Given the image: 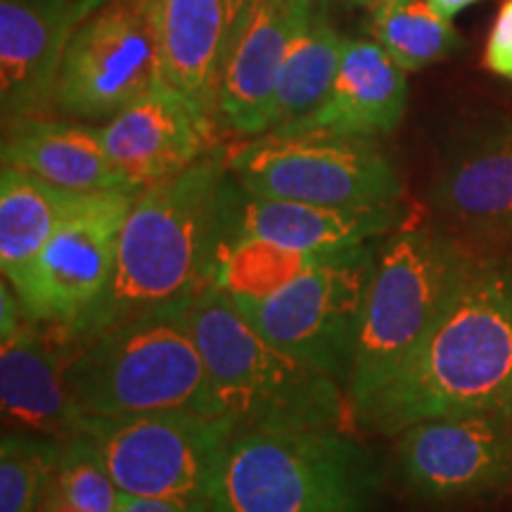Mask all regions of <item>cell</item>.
<instances>
[{
	"mask_svg": "<svg viewBox=\"0 0 512 512\" xmlns=\"http://www.w3.org/2000/svg\"><path fill=\"white\" fill-rule=\"evenodd\" d=\"M216 411L238 430H313L354 422L347 389L275 347L211 285L188 306Z\"/></svg>",
	"mask_w": 512,
	"mask_h": 512,
	"instance_id": "3957f363",
	"label": "cell"
},
{
	"mask_svg": "<svg viewBox=\"0 0 512 512\" xmlns=\"http://www.w3.org/2000/svg\"><path fill=\"white\" fill-rule=\"evenodd\" d=\"M373 36L406 72L446 60L458 46L451 17L432 0H380L373 8Z\"/></svg>",
	"mask_w": 512,
	"mask_h": 512,
	"instance_id": "cb8c5ba5",
	"label": "cell"
},
{
	"mask_svg": "<svg viewBox=\"0 0 512 512\" xmlns=\"http://www.w3.org/2000/svg\"><path fill=\"white\" fill-rule=\"evenodd\" d=\"M157 79L159 46L150 0H110L91 12L64 50L53 112L74 121H110Z\"/></svg>",
	"mask_w": 512,
	"mask_h": 512,
	"instance_id": "30bf717a",
	"label": "cell"
},
{
	"mask_svg": "<svg viewBox=\"0 0 512 512\" xmlns=\"http://www.w3.org/2000/svg\"><path fill=\"white\" fill-rule=\"evenodd\" d=\"M347 43L349 38L330 22L328 5L323 0H306L280 69L271 131L309 117L323 105L337 79Z\"/></svg>",
	"mask_w": 512,
	"mask_h": 512,
	"instance_id": "603a6c76",
	"label": "cell"
},
{
	"mask_svg": "<svg viewBox=\"0 0 512 512\" xmlns=\"http://www.w3.org/2000/svg\"><path fill=\"white\" fill-rule=\"evenodd\" d=\"M226 166L261 197L351 209L401 204L403 197L394 162L370 138L268 131L226 152Z\"/></svg>",
	"mask_w": 512,
	"mask_h": 512,
	"instance_id": "52a82bcc",
	"label": "cell"
},
{
	"mask_svg": "<svg viewBox=\"0 0 512 512\" xmlns=\"http://www.w3.org/2000/svg\"><path fill=\"white\" fill-rule=\"evenodd\" d=\"M472 264L458 235L434 226H401L380 242L347 389L351 411L420 347Z\"/></svg>",
	"mask_w": 512,
	"mask_h": 512,
	"instance_id": "8992f818",
	"label": "cell"
},
{
	"mask_svg": "<svg viewBox=\"0 0 512 512\" xmlns=\"http://www.w3.org/2000/svg\"><path fill=\"white\" fill-rule=\"evenodd\" d=\"M55 484L60 494L81 512H117L124 498L95 439L83 430L60 444Z\"/></svg>",
	"mask_w": 512,
	"mask_h": 512,
	"instance_id": "4316f807",
	"label": "cell"
},
{
	"mask_svg": "<svg viewBox=\"0 0 512 512\" xmlns=\"http://www.w3.org/2000/svg\"><path fill=\"white\" fill-rule=\"evenodd\" d=\"M38 512H43V510H41V505H38Z\"/></svg>",
	"mask_w": 512,
	"mask_h": 512,
	"instance_id": "836d02e7",
	"label": "cell"
},
{
	"mask_svg": "<svg viewBox=\"0 0 512 512\" xmlns=\"http://www.w3.org/2000/svg\"><path fill=\"white\" fill-rule=\"evenodd\" d=\"M401 226V204L351 209L261 197L226 174L216 216V245L259 238L299 252L337 254L384 240Z\"/></svg>",
	"mask_w": 512,
	"mask_h": 512,
	"instance_id": "5bb4252c",
	"label": "cell"
},
{
	"mask_svg": "<svg viewBox=\"0 0 512 512\" xmlns=\"http://www.w3.org/2000/svg\"><path fill=\"white\" fill-rule=\"evenodd\" d=\"M226 152L211 150L181 174L136 195L119 235L117 266L98 306L57 347L143 313L192 304L214 285L219 197Z\"/></svg>",
	"mask_w": 512,
	"mask_h": 512,
	"instance_id": "7a4b0ae2",
	"label": "cell"
},
{
	"mask_svg": "<svg viewBox=\"0 0 512 512\" xmlns=\"http://www.w3.org/2000/svg\"><path fill=\"white\" fill-rule=\"evenodd\" d=\"M3 166L27 171L74 192L136 190L114 166L102 126L34 117L3 128Z\"/></svg>",
	"mask_w": 512,
	"mask_h": 512,
	"instance_id": "ffe728a7",
	"label": "cell"
},
{
	"mask_svg": "<svg viewBox=\"0 0 512 512\" xmlns=\"http://www.w3.org/2000/svg\"><path fill=\"white\" fill-rule=\"evenodd\" d=\"M74 3L79 5V8L86 12V15H91V12L102 8V5H105V3H110V0H74Z\"/></svg>",
	"mask_w": 512,
	"mask_h": 512,
	"instance_id": "d6a6232c",
	"label": "cell"
},
{
	"mask_svg": "<svg viewBox=\"0 0 512 512\" xmlns=\"http://www.w3.org/2000/svg\"><path fill=\"white\" fill-rule=\"evenodd\" d=\"M325 5H339V8H347V10H373L380 0H323Z\"/></svg>",
	"mask_w": 512,
	"mask_h": 512,
	"instance_id": "1f68e13d",
	"label": "cell"
},
{
	"mask_svg": "<svg viewBox=\"0 0 512 512\" xmlns=\"http://www.w3.org/2000/svg\"><path fill=\"white\" fill-rule=\"evenodd\" d=\"M484 64L489 72L512 81V0H503L489 31L484 48Z\"/></svg>",
	"mask_w": 512,
	"mask_h": 512,
	"instance_id": "83f0119b",
	"label": "cell"
},
{
	"mask_svg": "<svg viewBox=\"0 0 512 512\" xmlns=\"http://www.w3.org/2000/svg\"><path fill=\"white\" fill-rule=\"evenodd\" d=\"M0 403L12 432L69 439L83 427V413L62 375L60 349L50 347L36 323L24 320L10 337L0 339Z\"/></svg>",
	"mask_w": 512,
	"mask_h": 512,
	"instance_id": "d6986e66",
	"label": "cell"
},
{
	"mask_svg": "<svg viewBox=\"0 0 512 512\" xmlns=\"http://www.w3.org/2000/svg\"><path fill=\"white\" fill-rule=\"evenodd\" d=\"M332 254H311L280 247L275 242L249 238L214 249V287L230 299L264 297Z\"/></svg>",
	"mask_w": 512,
	"mask_h": 512,
	"instance_id": "d4e9b609",
	"label": "cell"
},
{
	"mask_svg": "<svg viewBox=\"0 0 512 512\" xmlns=\"http://www.w3.org/2000/svg\"><path fill=\"white\" fill-rule=\"evenodd\" d=\"M88 192L57 188L27 171H0V268L15 287Z\"/></svg>",
	"mask_w": 512,
	"mask_h": 512,
	"instance_id": "7402d4cb",
	"label": "cell"
},
{
	"mask_svg": "<svg viewBox=\"0 0 512 512\" xmlns=\"http://www.w3.org/2000/svg\"><path fill=\"white\" fill-rule=\"evenodd\" d=\"M138 192H88L62 221L12 287L27 320L62 337L98 306L114 275L121 228Z\"/></svg>",
	"mask_w": 512,
	"mask_h": 512,
	"instance_id": "8fae6325",
	"label": "cell"
},
{
	"mask_svg": "<svg viewBox=\"0 0 512 512\" xmlns=\"http://www.w3.org/2000/svg\"><path fill=\"white\" fill-rule=\"evenodd\" d=\"M226 3V53L228 48L233 46L235 38L245 27L249 12H252L256 0H223ZM226 60V57H223Z\"/></svg>",
	"mask_w": 512,
	"mask_h": 512,
	"instance_id": "f546056e",
	"label": "cell"
},
{
	"mask_svg": "<svg viewBox=\"0 0 512 512\" xmlns=\"http://www.w3.org/2000/svg\"><path fill=\"white\" fill-rule=\"evenodd\" d=\"M512 411V256H475L420 347L354 411L361 430L396 437L422 420Z\"/></svg>",
	"mask_w": 512,
	"mask_h": 512,
	"instance_id": "6da1fadb",
	"label": "cell"
},
{
	"mask_svg": "<svg viewBox=\"0 0 512 512\" xmlns=\"http://www.w3.org/2000/svg\"><path fill=\"white\" fill-rule=\"evenodd\" d=\"M304 3L256 0L245 27L228 48L216 117L238 136L256 138L271 131L280 69Z\"/></svg>",
	"mask_w": 512,
	"mask_h": 512,
	"instance_id": "e0dca14e",
	"label": "cell"
},
{
	"mask_svg": "<svg viewBox=\"0 0 512 512\" xmlns=\"http://www.w3.org/2000/svg\"><path fill=\"white\" fill-rule=\"evenodd\" d=\"M430 202L458 233L512 247V121L479 119L448 140Z\"/></svg>",
	"mask_w": 512,
	"mask_h": 512,
	"instance_id": "4fadbf2b",
	"label": "cell"
},
{
	"mask_svg": "<svg viewBox=\"0 0 512 512\" xmlns=\"http://www.w3.org/2000/svg\"><path fill=\"white\" fill-rule=\"evenodd\" d=\"M86 17L74 0H0L3 128L53 110L64 50Z\"/></svg>",
	"mask_w": 512,
	"mask_h": 512,
	"instance_id": "2e32d148",
	"label": "cell"
},
{
	"mask_svg": "<svg viewBox=\"0 0 512 512\" xmlns=\"http://www.w3.org/2000/svg\"><path fill=\"white\" fill-rule=\"evenodd\" d=\"M380 242L325 256L280 290L233 304L275 347L349 389Z\"/></svg>",
	"mask_w": 512,
	"mask_h": 512,
	"instance_id": "ba28073f",
	"label": "cell"
},
{
	"mask_svg": "<svg viewBox=\"0 0 512 512\" xmlns=\"http://www.w3.org/2000/svg\"><path fill=\"white\" fill-rule=\"evenodd\" d=\"M117 512H209V505L166 501V498H140V496L124 494Z\"/></svg>",
	"mask_w": 512,
	"mask_h": 512,
	"instance_id": "f1b7e54d",
	"label": "cell"
},
{
	"mask_svg": "<svg viewBox=\"0 0 512 512\" xmlns=\"http://www.w3.org/2000/svg\"><path fill=\"white\" fill-rule=\"evenodd\" d=\"M432 3L437 5V8L444 12L446 17H456L458 12L472 8V5L482 3V0H432Z\"/></svg>",
	"mask_w": 512,
	"mask_h": 512,
	"instance_id": "4dcf8cb0",
	"label": "cell"
},
{
	"mask_svg": "<svg viewBox=\"0 0 512 512\" xmlns=\"http://www.w3.org/2000/svg\"><path fill=\"white\" fill-rule=\"evenodd\" d=\"M107 470L126 496L209 505L230 439L228 415L164 411L126 418H83Z\"/></svg>",
	"mask_w": 512,
	"mask_h": 512,
	"instance_id": "9c48e42d",
	"label": "cell"
},
{
	"mask_svg": "<svg viewBox=\"0 0 512 512\" xmlns=\"http://www.w3.org/2000/svg\"><path fill=\"white\" fill-rule=\"evenodd\" d=\"M57 456L60 441L27 432H5L0 444V512H38Z\"/></svg>",
	"mask_w": 512,
	"mask_h": 512,
	"instance_id": "484cf974",
	"label": "cell"
},
{
	"mask_svg": "<svg viewBox=\"0 0 512 512\" xmlns=\"http://www.w3.org/2000/svg\"><path fill=\"white\" fill-rule=\"evenodd\" d=\"M380 479L373 453L344 427L238 430L209 512H373Z\"/></svg>",
	"mask_w": 512,
	"mask_h": 512,
	"instance_id": "5b68a950",
	"label": "cell"
},
{
	"mask_svg": "<svg viewBox=\"0 0 512 512\" xmlns=\"http://www.w3.org/2000/svg\"><path fill=\"white\" fill-rule=\"evenodd\" d=\"M406 69L377 41H351L328 98L309 117L273 128L275 133H337L375 140L401 124L408 102Z\"/></svg>",
	"mask_w": 512,
	"mask_h": 512,
	"instance_id": "ac0fdd59",
	"label": "cell"
},
{
	"mask_svg": "<svg viewBox=\"0 0 512 512\" xmlns=\"http://www.w3.org/2000/svg\"><path fill=\"white\" fill-rule=\"evenodd\" d=\"M150 15L157 34L162 79L216 117L226 57V3L150 0Z\"/></svg>",
	"mask_w": 512,
	"mask_h": 512,
	"instance_id": "44dd1931",
	"label": "cell"
},
{
	"mask_svg": "<svg viewBox=\"0 0 512 512\" xmlns=\"http://www.w3.org/2000/svg\"><path fill=\"white\" fill-rule=\"evenodd\" d=\"M188 306L143 313L62 344V375L83 418L190 411L221 415Z\"/></svg>",
	"mask_w": 512,
	"mask_h": 512,
	"instance_id": "277c9868",
	"label": "cell"
},
{
	"mask_svg": "<svg viewBox=\"0 0 512 512\" xmlns=\"http://www.w3.org/2000/svg\"><path fill=\"white\" fill-rule=\"evenodd\" d=\"M396 437L401 482L427 501H463L512 484V411L422 420Z\"/></svg>",
	"mask_w": 512,
	"mask_h": 512,
	"instance_id": "7c38bea8",
	"label": "cell"
},
{
	"mask_svg": "<svg viewBox=\"0 0 512 512\" xmlns=\"http://www.w3.org/2000/svg\"><path fill=\"white\" fill-rule=\"evenodd\" d=\"M214 124V114L169 81L157 79L102 126V138L124 181L143 190L216 150Z\"/></svg>",
	"mask_w": 512,
	"mask_h": 512,
	"instance_id": "9a60e30c",
	"label": "cell"
}]
</instances>
